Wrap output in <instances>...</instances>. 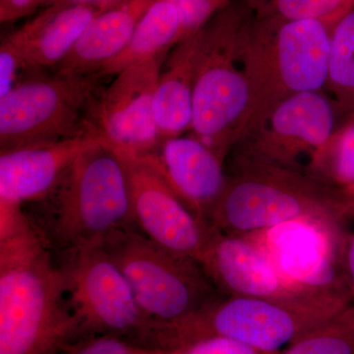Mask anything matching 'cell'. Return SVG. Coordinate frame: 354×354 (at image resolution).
I'll return each mask as SVG.
<instances>
[{
    "label": "cell",
    "mask_w": 354,
    "mask_h": 354,
    "mask_svg": "<svg viewBox=\"0 0 354 354\" xmlns=\"http://www.w3.org/2000/svg\"><path fill=\"white\" fill-rule=\"evenodd\" d=\"M62 354H157L125 337L113 335H94L79 337L66 346Z\"/></svg>",
    "instance_id": "obj_26"
},
{
    "label": "cell",
    "mask_w": 354,
    "mask_h": 354,
    "mask_svg": "<svg viewBox=\"0 0 354 354\" xmlns=\"http://www.w3.org/2000/svg\"><path fill=\"white\" fill-rule=\"evenodd\" d=\"M353 301L351 295L286 304L220 295L181 320L152 324L140 346L169 351L204 337H223L263 351H281Z\"/></svg>",
    "instance_id": "obj_5"
},
{
    "label": "cell",
    "mask_w": 354,
    "mask_h": 354,
    "mask_svg": "<svg viewBox=\"0 0 354 354\" xmlns=\"http://www.w3.org/2000/svg\"><path fill=\"white\" fill-rule=\"evenodd\" d=\"M325 91L337 104L341 116L346 118L354 113V11L333 30Z\"/></svg>",
    "instance_id": "obj_21"
},
{
    "label": "cell",
    "mask_w": 354,
    "mask_h": 354,
    "mask_svg": "<svg viewBox=\"0 0 354 354\" xmlns=\"http://www.w3.org/2000/svg\"><path fill=\"white\" fill-rule=\"evenodd\" d=\"M101 246L152 324L181 320L221 295L199 263L158 245L137 227L116 232Z\"/></svg>",
    "instance_id": "obj_7"
},
{
    "label": "cell",
    "mask_w": 354,
    "mask_h": 354,
    "mask_svg": "<svg viewBox=\"0 0 354 354\" xmlns=\"http://www.w3.org/2000/svg\"><path fill=\"white\" fill-rule=\"evenodd\" d=\"M337 116L341 113L337 104L326 91L293 95L279 104L258 129L242 138L228 158L305 167L300 158L305 156L309 162L325 146L339 127Z\"/></svg>",
    "instance_id": "obj_11"
},
{
    "label": "cell",
    "mask_w": 354,
    "mask_h": 354,
    "mask_svg": "<svg viewBox=\"0 0 354 354\" xmlns=\"http://www.w3.org/2000/svg\"><path fill=\"white\" fill-rule=\"evenodd\" d=\"M201 266L223 295L305 304L342 295H318L288 281L269 258L246 237L211 225Z\"/></svg>",
    "instance_id": "obj_14"
},
{
    "label": "cell",
    "mask_w": 354,
    "mask_h": 354,
    "mask_svg": "<svg viewBox=\"0 0 354 354\" xmlns=\"http://www.w3.org/2000/svg\"><path fill=\"white\" fill-rule=\"evenodd\" d=\"M281 354H354V301L298 337Z\"/></svg>",
    "instance_id": "obj_23"
},
{
    "label": "cell",
    "mask_w": 354,
    "mask_h": 354,
    "mask_svg": "<svg viewBox=\"0 0 354 354\" xmlns=\"http://www.w3.org/2000/svg\"><path fill=\"white\" fill-rule=\"evenodd\" d=\"M100 140L97 134H88L1 151L0 200L22 206L41 201L80 153Z\"/></svg>",
    "instance_id": "obj_16"
},
{
    "label": "cell",
    "mask_w": 354,
    "mask_h": 354,
    "mask_svg": "<svg viewBox=\"0 0 354 354\" xmlns=\"http://www.w3.org/2000/svg\"><path fill=\"white\" fill-rule=\"evenodd\" d=\"M342 262L344 281L354 300V232L346 234Z\"/></svg>",
    "instance_id": "obj_29"
},
{
    "label": "cell",
    "mask_w": 354,
    "mask_h": 354,
    "mask_svg": "<svg viewBox=\"0 0 354 354\" xmlns=\"http://www.w3.org/2000/svg\"><path fill=\"white\" fill-rule=\"evenodd\" d=\"M55 257L64 272L70 311L78 330L77 339L113 335L136 344L152 323L104 249L82 247Z\"/></svg>",
    "instance_id": "obj_9"
},
{
    "label": "cell",
    "mask_w": 354,
    "mask_h": 354,
    "mask_svg": "<svg viewBox=\"0 0 354 354\" xmlns=\"http://www.w3.org/2000/svg\"><path fill=\"white\" fill-rule=\"evenodd\" d=\"M200 43L201 30L177 43L162 65L153 97V114L162 140L190 131Z\"/></svg>",
    "instance_id": "obj_18"
},
{
    "label": "cell",
    "mask_w": 354,
    "mask_h": 354,
    "mask_svg": "<svg viewBox=\"0 0 354 354\" xmlns=\"http://www.w3.org/2000/svg\"><path fill=\"white\" fill-rule=\"evenodd\" d=\"M36 205L27 215L55 255L101 246L116 232L136 227L124 162L102 140L81 152Z\"/></svg>",
    "instance_id": "obj_2"
},
{
    "label": "cell",
    "mask_w": 354,
    "mask_h": 354,
    "mask_svg": "<svg viewBox=\"0 0 354 354\" xmlns=\"http://www.w3.org/2000/svg\"><path fill=\"white\" fill-rule=\"evenodd\" d=\"M157 354H160V353H158V351H157Z\"/></svg>",
    "instance_id": "obj_31"
},
{
    "label": "cell",
    "mask_w": 354,
    "mask_h": 354,
    "mask_svg": "<svg viewBox=\"0 0 354 354\" xmlns=\"http://www.w3.org/2000/svg\"><path fill=\"white\" fill-rule=\"evenodd\" d=\"M160 354H281V351H263L244 342L223 337H209L196 339L169 351H158Z\"/></svg>",
    "instance_id": "obj_27"
},
{
    "label": "cell",
    "mask_w": 354,
    "mask_h": 354,
    "mask_svg": "<svg viewBox=\"0 0 354 354\" xmlns=\"http://www.w3.org/2000/svg\"><path fill=\"white\" fill-rule=\"evenodd\" d=\"M260 18L332 22L346 0H251Z\"/></svg>",
    "instance_id": "obj_24"
},
{
    "label": "cell",
    "mask_w": 354,
    "mask_h": 354,
    "mask_svg": "<svg viewBox=\"0 0 354 354\" xmlns=\"http://www.w3.org/2000/svg\"><path fill=\"white\" fill-rule=\"evenodd\" d=\"M180 18L179 41L205 27L216 14L227 8L230 0H167Z\"/></svg>",
    "instance_id": "obj_25"
},
{
    "label": "cell",
    "mask_w": 354,
    "mask_h": 354,
    "mask_svg": "<svg viewBox=\"0 0 354 354\" xmlns=\"http://www.w3.org/2000/svg\"><path fill=\"white\" fill-rule=\"evenodd\" d=\"M92 4L53 3L18 29L25 44V68L55 69L75 46L95 16Z\"/></svg>",
    "instance_id": "obj_19"
},
{
    "label": "cell",
    "mask_w": 354,
    "mask_h": 354,
    "mask_svg": "<svg viewBox=\"0 0 354 354\" xmlns=\"http://www.w3.org/2000/svg\"><path fill=\"white\" fill-rule=\"evenodd\" d=\"M77 337L64 272L32 223L0 239V354H62Z\"/></svg>",
    "instance_id": "obj_1"
},
{
    "label": "cell",
    "mask_w": 354,
    "mask_h": 354,
    "mask_svg": "<svg viewBox=\"0 0 354 354\" xmlns=\"http://www.w3.org/2000/svg\"><path fill=\"white\" fill-rule=\"evenodd\" d=\"M101 78L55 73L17 82L0 97L1 151L95 134L91 116Z\"/></svg>",
    "instance_id": "obj_8"
},
{
    "label": "cell",
    "mask_w": 354,
    "mask_h": 354,
    "mask_svg": "<svg viewBox=\"0 0 354 354\" xmlns=\"http://www.w3.org/2000/svg\"><path fill=\"white\" fill-rule=\"evenodd\" d=\"M329 24L278 18L244 24L241 60L248 84L249 111L242 138L258 129L288 97L325 91L334 30Z\"/></svg>",
    "instance_id": "obj_4"
},
{
    "label": "cell",
    "mask_w": 354,
    "mask_h": 354,
    "mask_svg": "<svg viewBox=\"0 0 354 354\" xmlns=\"http://www.w3.org/2000/svg\"><path fill=\"white\" fill-rule=\"evenodd\" d=\"M124 1H127V0H50L48 6L53 3L92 4V6L102 7V8L108 10V9L113 8L114 6H120Z\"/></svg>",
    "instance_id": "obj_30"
},
{
    "label": "cell",
    "mask_w": 354,
    "mask_h": 354,
    "mask_svg": "<svg viewBox=\"0 0 354 354\" xmlns=\"http://www.w3.org/2000/svg\"><path fill=\"white\" fill-rule=\"evenodd\" d=\"M244 24L227 8L201 29L191 134L223 162L245 131L249 88L241 60Z\"/></svg>",
    "instance_id": "obj_6"
},
{
    "label": "cell",
    "mask_w": 354,
    "mask_h": 354,
    "mask_svg": "<svg viewBox=\"0 0 354 354\" xmlns=\"http://www.w3.org/2000/svg\"><path fill=\"white\" fill-rule=\"evenodd\" d=\"M180 29L176 7L167 0H153L124 50L104 65L99 75H116L129 65L169 53L178 43Z\"/></svg>",
    "instance_id": "obj_20"
},
{
    "label": "cell",
    "mask_w": 354,
    "mask_h": 354,
    "mask_svg": "<svg viewBox=\"0 0 354 354\" xmlns=\"http://www.w3.org/2000/svg\"><path fill=\"white\" fill-rule=\"evenodd\" d=\"M48 1L50 0H0V21L1 23L14 22L35 12L39 6H48Z\"/></svg>",
    "instance_id": "obj_28"
},
{
    "label": "cell",
    "mask_w": 354,
    "mask_h": 354,
    "mask_svg": "<svg viewBox=\"0 0 354 354\" xmlns=\"http://www.w3.org/2000/svg\"><path fill=\"white\" fill-rule=\"evenodd\" d=\"M230 160L227 185L209 221L225 234H250L302 218L342 225L354 218V197L306 167Z\"/></svg>",
    "instance_id": "obj_3"
},
{
    "label": "cell",
    "mask_w": 354,
    "mask_h": 354,
    "mask_svg": "<svg viewBox=\"0 0 354 354\" xmlns=\"http://www.w3.org/2000/svg\"><path fill=\"white\" fill-rule=\"evenodd\" d=\"M120 158L127 167L137 230L158 245L201 265L211 225L193 214L145 160Z\"/></svg>",
    "instance_id": "obj_13"
},
{
    "label": "cell",
    "mask_w": 354,
    "mask_h": 354,
    "mask_svg": "<svg viewBox=\"0 0 354 354\" xmlns=\"http://www.w3.org/2000/svg\"><path fill=\"white\" fill-rule=\"evenodd\" d=\"M152 165L183 204L209 223L227 185L225 162L188 132L162 139L152 152L142 156Z\"/></svg>",
    "instance_id": "obj_15"
},
{
    "label": "cell",
    "mask_w": 354,
    "mask_h": 354,
    "mask_svg": "<svg viewBox=\"0 0 354 354\" xmlns=\"http://www.w3.org/2000/svg\"><path fill=\"white\" fill-rule=\"evenodd\" d=\"M153 0H127L95 16L69 55L55 69L62 75H99L131 39L135 28Z\"/></svg>",
    "instance_id": "obj_17"
},
{
    "label": "cell",
    "mask_w": 354,
    "mask_h": 354,
    "mask_svg": "<svg viewBox=\"0 0 354 354\" xmlns=\"http://www.w3.org/2000/svg\"><path fill=\"white\" fill-rule=\"evenodd\" d=\"M306 167L344 194L354 197V113L337 127Z\"/></svg>",
    "instance_id": "obj_22"
},
{
    "label": "cell",
    "mask_w": 354,
    "mask_h": 354,
    "mask_svg": "<svg viewBox=\"0 0 354 354\" xmlns=\"http://www.w3.org/2000/svg\"><path fill=\"white\" fill-rule=\"evenodd\" d=\"M346 234V225L302 218L241 236L298 288L318 295H351L342 262Z\"/></svg>",
    "instance_id": "obj_10"
},
{
    "label": "cell",
    "mask_w": 354,
    "mask_h": 354,
    "mask_svg": "<svg viewBox=\"0 0 354 354\" xmlns=\"http://www.w3.org/2000/svg\"><path fill=\"white\" fill-rule=\"evenodd\" d=\"M169 53L129 65L102 88L91 125L118 155L142 157L162 141L153 114L158 76Z\"/></svg>",
    "instance_id": "obj_12"
}]
</instances>
